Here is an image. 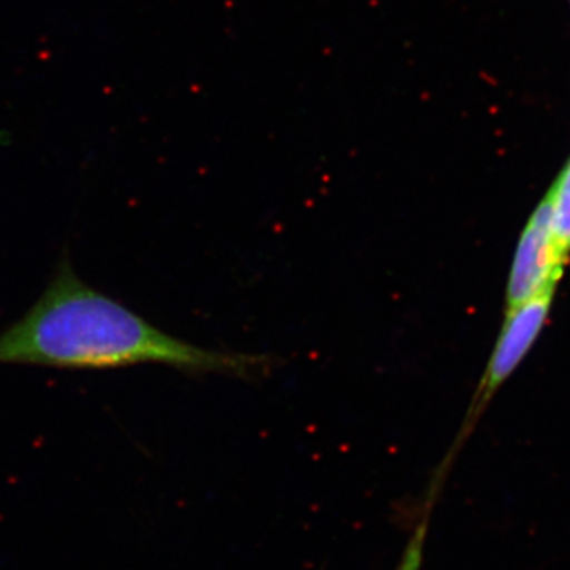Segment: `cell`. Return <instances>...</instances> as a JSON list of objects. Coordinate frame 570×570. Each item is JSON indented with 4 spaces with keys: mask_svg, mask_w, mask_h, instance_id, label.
<instances>
[{
    "mask_svg": "<svg viewBox=\"0 0 570 570\" xmlns=\"http://www.w3.org/2000/svg\"><path fill=\"white\" fill-rule=\"evenodd\" d=\"M148 363L189 376L219 374L257 381L269 376L279 358L214 351L171 336L85 283L67 249L40 298L0 332V365L105 371Z\"/></svg>",
    "mask_w": 570,
    "mask_h": 570,
    "instance_id": "cell-1",
    "label": "cell"
},
{
    "mask_svg": "<svg viewBox=\"0 0 570 570\" xmlns=\"http://www.w3.org/2000/svg\"><path fill=\"white\" fill-rule=\"evenodd\" d=\"M553 296L554 292H546V294L534 296L520 305L509 307L497 346L493 348L482 382L472 400L468 417L464 420L461 438L468 436L469 430L478 422L483 409L489 406L491 397L512 376L513 371L520 366L524 356L534 346L547 318H549Z\"/></svg>",
    "mask_w": 570,
    "mask_h": 570,
    "instance_id": "cell-2",
    "label": "cell"
},
{
    "mask_svg": "<svg viewBox=\"0 0 570 570\" xmlns=\"http://www.w3.org/2000/svg\"><path fill=\"white\" fill-rule=\"evenodd\" d=\"M569 254L558 243L550 204L540 202L523 228L509 273L508 305L513 307L546 292L557 291Z\"/></svg>",
    "mask_w": 570,
    "mask_h": 570,
    "instance_id": "cell-3",
    "label": "cell"
},
{
    "mask_svg": "<svg viewBox=\"0 0 570 570\" xmlns=\"http://www.w3.org/2000/svg\"><path fill=\"white\" fill-rule=\"evenodd\" d=\"M546 198L550 204L551 224L558 243L570 254V159Z\"/></svg>",
    "mask_w": 570,
    "mask_h": 570,
    "instance_id": "cell-4",
    "label": "cell"
}]
</instances>
